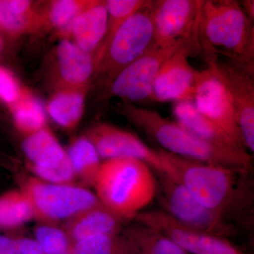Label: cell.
Listing matches in <instances>:
<instances>
[{"label":"cell","mask_w":254,"mask_h":254,"mask_svg":"<svg viewBox=\"0 0 254 254\" xmlns=\"http://www.w3.org/2000/svg\"><path fill=\"white\" fill-rule=\"evenodd\" d=\"M166 173L179 180L205 208L237 227L253 220L252 171L197 161L158 150Z\"/></svg>","instance_id":"cell-1"},{"label":"cell","mask_w":254,"mask_h":254,"mask_svg":"<svg viewBox=\"0 0 254 254\" xmlns=\"http://www.w3.org/2000/svg\"><path fill=\"white\" fill-rule=\"evenodd\" d=\"M118 111L169 153L203 163L253 170V155L248 150L230 149L204 141L177 122L128 102L119 105Z\"/></svg>","instance_id":"cell-2"},{"label":"cell","mask_w":254,"mask_h":254,"mask_svg":"<svg viewBox=\"0 0 254 254\" xmlns=\"http://www.w3.org/2000/svg\"><path fill=\"white\" fill-rule=\"evenodd\" d=\"M93 188L100 203L127 221L156 199L158 180L153 169L141 160L113 158L102 162Z\"/></svg>","instance_id":"cell-3"},{"label":"cell","mask_w":254,"mask_h":254,"mask_svg":"<svg viewBox=\"0 0 254 254\" xmlns=\"http://www.w3.org/2000/svg\"><path fill=\"white\" fill-rule=\"evenodd\" d=\"M201 53L254 64V26L236 0H204L200 13Z\"/></svg>","instance_id":"cell-4"},{"label":"cell","mask_w":254,"mask_h":254,"mask_svg":"<svg viewBox=\"0 0 254 254\" xmlns=\"http://www.w3.org/2000/svg\"><path fill=\"white\" fill-rule=\"evenodd\" d=\"M154 45V28L149 9L128 18L103 50L95 53V76L109 86L122 70L138 59Z\"/></svg>","instance_id":"cell-5"},{"label":"cell","mask_w":254,"mask_h":254,"mask_svg":"<svg viewBox=\"0 0 254 254\" xmlns=\"http://www.w3.org/2000/svg\"><path fill=\"white\" fill-rule=\"evenodd\" d=\"M204 0H150L154 46L182 45L190 56L201 53L200 13Z\"/></svg>","instance_id":"cell-6"},{"label":"cell","mask_w":254,"mask_h":254,"mask_svg":"<svg viewBox=\"0 0 254 254\" xmlns=\"http://www.w3.org/2000/svg\"><path fill=\"white\" fill-rule=\"evenodd\" d=\"M158 199L165 213L183 225L227 239L236 236L239 228L199 203L181 182L168 173L155 174Z\"/></svg>","instance_id":"cell-7"},{"label":"cell","mask_w":254,"mask_h":254,"mask_svg":"<svg viewBox=\"0 0 254 254\" xmlns=\"http://www.w3.org/2000/svg\"><path fill=\"white\" fill-rule=\"evenodd\" d=\"M23 190L31 200L36 218L46 221L69 220L102 205L95 192L73 184L58 185L31 178Z\"/></svg>","instance_id":"cell-8"},{"label":"cell","mask_w":254,"mask_h":254,"mask_svg":"<svg viewBox=\"0 0 254 254\" xmlns=\"http://www.w3.org/2000/svg\"><path fill=\"white\" fill-rule=\"evenodd\" d=\"M206 68L226 88L246 149L254 152V64H240L215 55L203 56Z\"/></svg>","instance_id":"cell-9"},{"label":"cell","mask_w":254,"mask_h":254,"mask_svg":"<svg viewBox=\"0 0 254 254\" xmlns=\"http://www.w3.org/2000/svg\"><path fill=\"white\" fill-rule=\"evenodd\" d=\"M180 50H185L190 56L182 45L169 47L153 45L113 78L108 86V96L118 97L130 103L150 100L155 78L164 62Z\"/></svg>","instance_id":"cell-10"},{"label":"cell","mask_w":254,"mask_h":254,"mask_svg":"<svg viewBox=\"0 0 254 254\" xmlns=\"http://www.w3.org/2000/svg\"><path fill=\"white\" fill-rule=\"evenodd\" d=\"M134 220L166 235L190 254H247L227 239L190 228L162 210L141 212Z\"/></svg>","instance_id":"cell-11"},{"label":"cell","mask_w":254,"mask_h":254,"mask_svg":"<svg viewBox=\"0 0 254 254\" xmlns=\"http://www.w3.org/2000/svg\"><path fill=\"white\" fill-rule=\"evenodd\" d=\"M86 136L94 145L100 158H133L145 162L155 174L166 173L158 150L145 144L134 133L108 123H98L88 130Z\"/></svg>","instance_id":"cell-12"},{"label":"cell","mask_w":254,"mask_h":254,"mask_svg":"<svg viewBox=\"0 0 254 254\" xmlns=\"http://www.w3.org/2000/svg\"><path fill=\"white\" fill-rule=\"evenodd\" d=\"M189 55L183 50L165 60L159 70L150 100L159 103L193 100L201 77V71L189 62Z\"/></svg>","instance_id":"cell-13"},{"label":"cell","mask_w":254,"mask_h":254,"mask_svg":"<svg viewBox=\"0 0 254 254\" xmlns=\"http://www.w3.org/2000/svg\"><path fill=\"white\" fill-rule=\"evenodd\" d=\"M193 101L200 113L245 147L231 98L220 80L206 68L201 70Z\"/></svg>","instance_id":"cell-14"},{"label":"cell","mask_w":254,"mask_h":254,"mask_svg":"<svg viewBox=\"0 0 254 254\" xmlns=\"http://www.w3.org/2000/svg\"><path fill=\"white\" fill-rule=\"evenodd\" d=\"M108 24L105 1L93 0L91 4L75 18L66 37H72L73 43L80 48L95 54L104 41Z\"/></svg>","instance_id":"cell-15"},{"label":"cell","mask_w":254,"mask_h":254,"mask_svg":"<svg viewBox=\"0 0 254 254\" xmlns=\"http://www.w3.org/2000/svg\"><path fill=\"white\" fill-rule=\"evenodd\" d=\"M57 58L61 86H88L95 74L94 54L82 50L68 38H63L57 47Z\"/></svg>","instance_id":"cell-16"},{"label":"cell","mask_w":254,"mask_h":254,"mask_svg":"<svg viewBox=\"0 0 254 254\" xmlns=\"http://www.w3.org/2000/svg\"><path fill=\"white\" fill-rule=\"evenodd\" d=\"M173 114L177 123L204 141L230 149L247 150L200 113L193 100L177 102L173 107Z\"/></svg>","instance_id":"cell-17"},{"label":"cell","mask_w":254,"mask_h":254,"mask_svg":"<svg viewBox=\"0 0 254 254\" xmlns=\"http://www.w3.org/2000/svg\"><path fill=\"white\" fill-rule=\"evenodd\" d=\"M68 221L65 231L73 244L97 235L120 234L125 220L101 205L87 210Z\"/></svg>","instance_id":"cell-18"},{"label":"cell","mask_w":254,"mask_h":254,"mask_svg":"<svg viewBox=\"0 0 254 254\" xmlns=\"http://www.w3.org/2000/svg\"><path fill=\"white\" fill-rule=\"evenodd\" d=\"M88 88L60 86L48 101L47 113L63 128H76L84 113Z\"/></svg>","instance_id":"cell-19"},{"label":"cell","mask_w":254,"mask_h":254,"mask_svg":"<svg viewBox=\"0 0 254 254\" xmlns=\"http://www.w3.org/2000/svg\"><path fill=\"white\" fill-rule=\"evenodd\" d=\"M46 26L44 14L28 0H0V28L12 36H21Z\"/></svg>","instance_id":"cell-20"},{"label":"cell","mask_w":254,"mask_h":254,"mask_svg":"<svg viewBox=\"0 0 254 254\" xmlns=\"http://www.w3.org/2000/svg\"><path fill=\"white\" fill-rule=\"evenodd\" d=\"M22 149L30 166L36 168H56L66 157V150L47 127L26 136Z\"/></svg>","instance_id":"cell-21"},{"label":"cell","mask_w":254,"mask_h":254,"mask_svg":"<svg viewBox=\"0 0 254 254\" xmlns=\"http://www.w3.org/2000/svg\"><path fill=\"white\" fill-rule=\"evenodd\" d=\"M133 254H190L168 236L137 222L124 232Z\"/></svg>","instance_id":"cell-22"},{"label":"cell","mask_w":254,"mask_h":254,"mask_svg":"<svg viewBox=\"0 0 254 254\" xmlns=\"http://www.w3.org/2000/svg\"><path fill=\"white\" fill-rule=\"evenodd\" d=\"M66 154L76 175L85 186L93 187L102 161L96 148L86 136L75 138Z\"/></svg>","instance_id":"cell-23"},{"label":"cell","mask_w":254,"mask_h":254,"mask_svg":"<svg viewBox=\"0 0 254 254\" xmlns=\"http://www.w3.org/2000/svg\"><path fill=\"white\" fill-rule=\"evenodd\" d=\"M18 131L27 136L46 128L47 112L39 99L26 88L21 96L9 108Z\"/></svg>","instance_id":"cell-24"},{"label":"cell","mask_w":254,"mask_h":254,"mask_svg":"<svg viewBox=\"0 0 254 254\" xmlns=\"http://www.w3.org/2000/svg\"><path fill=\"white\" fill-rule=\"evenodd\" d=\"M34 218V208L24 190L10 192L0 198V227H18Z\"/></svg>","instance_id":"cell-25"},{"label":"cell","mask_w":254,"mask_h":254,"mask_svg":"<svg viewBox=\"0 0 254 254\" xmlns=\"http://www.w3.org/2000/svg\"><path fill=\"white\" fill-rule=\"evenodd\" d=\"M93 0H56L43 11L45 23L60 31L65 38L75 18L91 4Z\"/></svg>","instance_id":"cell-26"},{"label":"cell","mask_w":254,"mask_h":254,"mask_svg":"<svg viewBox=\"0 0 254 254\" xmlns=\"http://www.w3.org/2000/svg\"><path fill=\"white\" fill-rule=\"evenodd\" d=\"M73 254H133L123 234L97 235L72 244Z\"/></svg>","instance_id":"cell-27"},{"label":"cell","mask_w":254,"mask_h":254,"mask_svg":"<svg viewBox=\"0 0 254 254\" xmlns=\"http://www.w3.org/2000/svg\"><path fill=\"white\" fill-rule=\"evenodd\" d=\"M150 0H107L105 1L108 14V31L104 41L95 52L103 50L106 46L118 28L128 18L141 10L148 8Z\"/></svg>","instance_id":"cell-28"},{"label":"cell","mask_w":254,"mask_h":254,"mask_svg":"<svg viewBox=\"0 0 254 254\" xmlns=\"http://www.w3.org/2000/svg\"><path fill=\"white\" fill-rule=\"evenodd\" d=\"M34 240L44 254H64L70 252L72 247L66 231L53 225L36 227Z\"/></svg>","instance_id":"cell-29"},{"label":"cell","mask_w":254,"mask_h":254,"mask_svg":"<svg viewBox=\"0 0 254 254\" xmlns=\"http://www.w3.org/2000/svg\"><path fill=\"white\" fill-rule=\"evenodd\" d=\"M37 178L43 181L58 185L73 184L76 175L70 163L67 154L63 163L55 168H41L30 166Z\"/></svg>","instance_id":"cell-30"},{"label":"cell","mask_w":254,"mask_h":254,"mask_svg":"<svg viewBox=\"0 0 254 254\" xmlns=\"http://www.w3.org/2000/svg\"><path fill=\"white\" fill-rule=\"evenodd\" d=\"M0 254H44L34 239L0 236Z\"/></svg>","instance_id":"cell-31"},{"label":"cell","mask_w":254,"mask_h":254,"mask_svg":"<svg viewBox=\"0 0 254 254\" xmlns=\"http://www.w3.org/2000/svg\"><path fill=\"white\" fill-rule=\"evenodd\" d=\"M23 88L7 68L0 66V99L11 108L19 99Z\"/></svg>","instance_id":"cell-32"},{"label":"cell","mask_w":254,"mask_h":254,"mask_svg":"<svg viewBox=\"0 0 254 254\" xmlns=\"http://www.w3.org/2000/svg\"><path fill=\"white\" fill-rule=\"evenodd\" d=\"M244 12L252 22L254 23V0H243L240 1Z\"/></svg>","instance_id":"cell-33"},{"label":"cell","mask_w":254,"mask_h":254,"mask_svg":"<svg viewBox=\"0 0 254 254\" xmlns=\"http://www.w3.org/2000/svg\"><path fill=\"white\" fill-rule=\"evenodd\" d=\"M64 254H73L72 252L70 251V252H67V253Z\"/></svg>","instance_id":"cell-34"},{"label":"cell","mask_w":254,"mask_h":254,"mask_svg":"<svg viewBox=\"0 0 254 254\" xmlns=\"http://www.w3.org/2000/svg\"><path fill=\"white\" fill-rule=\"evenodd\" d=\"M0 46H1V38H0Z\"/></svg>","instance_id":"cell-35"}]
</instances>
